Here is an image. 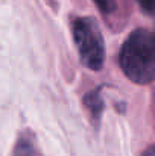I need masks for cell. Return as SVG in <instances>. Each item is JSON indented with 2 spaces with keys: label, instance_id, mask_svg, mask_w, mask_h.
I'll return each mask as SVG.
<instances>
[{
  "label": "cell",
  "instance_id": "3957f363",
  "mask_svg": "<svg viewBox=\"0 0 155 156\" xmlns=\"http://www.w3.org/2000/svg\"><path fill=\"white\" fill-rule=\"evenodd\" d=\"M85 103L93 109V112L96 111V114H99L101 109H102V103H101V99H99L98 93H91L90 96H87L85 97Z\"/></svg>",
  "mask_w": 155,
  "mask_h": 156
},
{
  "label": "cell",
  "instance_id": "5b68a950",
  "mask_svg": "<svg viewBox=\"0 0 155 156\" xmlns=\"http://www.w3.org/2000/svg\"><path fill=\"white\" fill-rule=\"evenodd\" d=\"M140 8L146 12V14H152L154 12V2L155 0H137Z\"/></svg>",
  "mask_w": 155,
  "mask_h": 156
},
{
  "label": "cell",
  "instance_id": "277c9868",
  "mask_svg": "<svg viewBox=\"0 0 155 156\" xmlns=\"http://www.w3.org/2000/svg\"><path fill=\"white\" fill-rule=\"evenodd\" d=\"M94 3L98 5V8L102 12H105V14L111 12L114 9V6H116V0H94Z\"/></svg>",
  "mask_w": 155,
  "mask_h": 156
},
{
  "label": "cell",
  "instance_id": "6da1fadb",
  "mask_svg": "<svg viewBox=\"0 0 155 156\" xmlns=\"http://www.w3.org/2000/svg\"><path fill=\"white\" fill-rule=\"evenodd\" d=\"M120 67L128 79L135 83H149L155 77V41L148 29L134 30L125 41L120 58Z\"/></svg>",
  "mask_w": 155,
  "mask_h": 156
},
{
  "label": "cell",
  "instance_id": "7a4b0ae2",
  "mask_svg": "<svg viewBox=\"0 0 155 156\" xmlns=\"http://www.w3.org/2000/svg\"><path fill=\"white\" fill-rule=\"evenodd\" d=\"M73 38L79 58L90 70H99L103 65L105 46L99 26L91 18H78L73 23Z\"/></svg>",
  "mask_w": 155,
  "mask_h": 156
},
{
  "label": "cell",
  "instance_id": "8992f818",
  "mask_svg": "<svg viewBox=\"0 0 155 156\" xmlns=\"http://www.w3.org/2000/svg\"><path fill=\"white\" fill-rule=\"evenodd\" d=\"M142 156H155V147H154V146L148 147V149L143 152V155H142Z\"/></svg>",
  "mask_w": 155,
  "mask_h": 156
}]
</instances>
